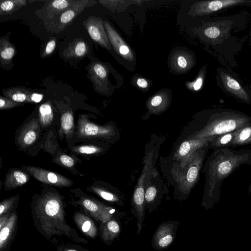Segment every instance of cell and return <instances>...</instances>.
<instances>
[{"label": "cell", "mask_w": 251, "mask_h": 251, "mask_svg": "<svg viewBox=\"0 0 251 251\" xmlns=\"http://www.w3.org/2000/svg\"><path fill=\"white\" fill-rule=\"evenodd\" d=\"M245 164L251 165V151L249 149L214 150L208 158L203 170L206 181L203 205L206 209L219 201L224 180Z\"/></svg>", "instance_id": "cell-1"}, {"label": "cell", "mask_w": 251, "mask_h": 251, "mask_svg": "<svg viewBox=\"0 0 251 251\" xmlns=\"http://www.w3.org/2000/svg\"><path fill=\"white\" fill-rule=\"evenodd\" d=\"M251 126V116L233 110L216 108L209 112L204 124L190 136L201 139L232 132Z\"/></svg>", "instance_id": "cell-2"}, {"label": "cell", "mask_w": 251, "mask_h": 251, "mask_svg": "<svg viewBox=\"0 0 251 251\" xmlns=\"http://www.w3.org/2000/svg\"><path fill=\"white\" fill-rule=\"evenodd\" d=\"M207 147L198 150L185 162L178 164L173 169L172 172L178 183L179 189L185 194L189 193L198 180Z\"/></svg>", "instance_id": "cell-3"}, {"label": "cell", "mask_w": 251, "mask_h": 251, "mask_svg": "<svg viewBox=\"0 0 251 251\" xmlns=\"http://www.w3.org/2000/svg\"><path fill=\"white\" fill-rule=\"evenodd\" d=\"M152 157V152H150L144 161L142 172L136 185L132 199L131 212L137 219V233L138 235L140 234L145 217V186L147 184L146 182L148 181L151 173Z\"/></svg>", "instance_id": "cell-4"}, {"label": "cell", "mask_w": 251, "mask_h": 251, "mask_svg": "<svg viewBox=\"0 0 251 251\" xmlns=\"http://www.w3.org/2000/svg\"><path fill=\"white\" fill-rule=\"evenodd\" d=\"M179 222L168 220L161 223L155 231L151 242L152 247L156 251L169 248L174 242Z\"/></svg>", "instance_id": "cell-5"}, {"label": "cell", "mask_w": 251, "mask_h": 251, "mask_svg": "<svg viewBox=\"0 0 251 251\" xmlns=\"http://www.w3.org/2000/svg\"><path fill=\"white\" fill-rule=\"evenodd\" d=\"M115 133L113 127L109 125L101 126L90 122L85 115L78 119L76 135L79 138H109Z\"/></svg>", "instance_id": "cell-6"}, {"label": "cell", "mask_w": 251, "mask_h": 251, "mask_svg": "<svg viewBox=\"0 0 251 251\" xmlns=\"http://www.w3.org/2000/svg\"><path fill=\"white\" fill-rule=\"evenodd\" d=\"M251 4V0H215L197 1L188 11L191 16H204L235 5Z\"/></svg>", "instance_id": "cell-7"}, {"label": "cell", "mask_w": 251, "mask_h": 251, "mask_svg": "<svg viewBox=\"0 0 251 251\" xmlns=\"http://www.w3.org/2000/svg\"><path fill=\"white\" fill-rule=\"evenodd\" d=\"M34 178L42 183L59 187H67L73 184V181L68 177L41 168L22 166Z\"/></svg>", "instance_id": "cell-8"}, {"label": "cell", "mask_w": 251, "mask_h": 251, "mask_svg": "<svg viewBox=\"0 0 251 251\" xmlns=\"http://www.w3.org/2000/svg\"><path fill=\"white\" fill-rule=\"evenodd\" d=\"M83 25L94 41L102 47L110 50L111 46L102 19L96 16H90Z\"/></svg>", "instance_id": "cell-9"}, {"label": "cell", "mask_w": 251, "mask_h": 251, "mask_svg": "<svg viewBox=\"0 0 251 251\" xmlns=\"http://www.w3.org/2000/svg\"><path fill=\"white\" fill-rule=\"evenodd\" d=\"M215 136L201 139L189 138L183 141L175 153V159L182 164L198 150L209 147Z\"/></svg>", "instance_id": "cell-10"}, {"label": "cell", "mask_w": 251, "mask_h": 251, "mask_svg": "<svg viewBox=\"0 0 251 251\" xmlns=\"http://www.w3.org/2000/svg\"><path fill=\"white\" fill-rule=\"evenodd\" d=\"M103 24L110 44L114 50L126 60L132 61L134 55L129 47L108 22L104 21Z\"/></svg>", "instance_id": "cell-11"}, {"label": "cell", "mask_w": 251, "mask_h": 251, "mask_svg": "<svg viewBox=\"0 0 251 251\" xmlns=\"http://www.w3.org/2000/svg\"><path fill=\"white\" fill-rule=\"evenodd\" d=\"M88 74L95 90L103 94H107L109 90L107 68L100 63L95 62L90 65Z\"/></svg>", "instance_id": "cell-12"}, {"label": "cell", "mask_w": 251, "mask_h": 251, "mask_svg": "<svg viewBox=\"0 0 251 251\" xmlns=\"http://www.w3.org/2000/svg\"><path fill=\"white\" fill-rule=\"evenodd\" d=\"M220 77L224 89L228 93L246 103H251V97L236 79L222 71Z\"/></svg>", "instance_id": "cell-13"}, {"label": "cell", "mask_w": 251, "mask_h": 251, "mask_svg": "<svg viewBox=\"0 0 251 251\" xmlns=\"http://www.w3.org/2000/svg\"><path fill=\"white\" fill-rule=\"evenodd\" d=\"M39 119L36 118L25 124L19 133L17 141L21 148L32 145L38 139L40 132Z\"/></svg>", "instance_id": "cell-14"}, {"label": "cell", "mask_w": 251, "mask_h": 251, "mask_svg": "<svg viewBox=\"0 0 251 251\" xmlns=\"http://www.w3.org/2000/svg\"><path fill=\"white\" fill-rule=\"evenodd\" d=\"M170 64L174 71L179 73H186L193 67L194 58L188 51L179 50L173 54Z\"/></svg>", "instance_id": "cell-15"}, {"label": "cell", "mask_w": 251, "mask_h": 251, "mask_svg": "<svg viewBox=\"0 0 251 251\" xmlns=\"http://www.w3.org/2000/svg\"><path fill=\"white\" fill-rule=\"evenodd\" d=\"M170 94L166 90H162L154 94L147 102V107L152 114H159L164 112L170 102Z\"/></svg>", "instance_id": "cell-16"}, {"label": "cell", "mask_w": 251, "mask_h": 251, "mask_svg": "<svg viewBox=\"0 0 251 251\" xmlns=\"http://www.w3.org/2000/svg\"><path fill=\"white\" fill-rule=\"evenodd\" d=\"M29 176L18 169H12L6 174L3 182L4 187L7 190L22 186L28 182Z\"/></svg>", "instance_id": "cell-17"}, {"label": "cell", "mask_w": 251, "mask_h": 251, "mask_svg": "<svg viewBox=\"0 0 251 251\" xmlns=\"http://www.w3.org/2000/svg\"><path fill=\"white\" fill-rule=\"evenodd\" d=\"M89 50L88 45L83 39H76L64 50L63 55L68 59L79 58L85 56Z\"/></svg>", "instance_id": "cell-18"}, {"label": "cell", "mask_w": 251, "mask_h": 251, "mask_svg": "<svg viewBox=\"0 0 251 251\" xmlns=\"http://www.w3.org/2000/svg\"><path fill=\"white\" fill-rule=\"evenodd\" d=\"M94 1L76 0L75 3L68 10L62 13L60 21L62 24H67L73 21L84 9L94 4Z\"/></svg>", "instance_id": "cell-19"}, {"label": "cell", "mask_w": 251, "mask_h": 251, "mask_svg": "<svg viewBox=\"0 0 251 251\" xmlns=\"http://www.w3.org/2000/svg\"><path fill=\"white\" fill-rule=\"evenodd\" d=\"M5 97L19 103L31 102V98L33 92L25 88L11 87L3 90Z\"/></svg>", "instance_id": "cell-20"}, {"label": "cell", "mask_w": 251, "mask_h": 251, "mask_svg": "<svg viewBox=\"0 0 251 251\" xmlns=\"http://www.w3.org/2000/svg\"><path fill=\"white\" fill-rule=\"evenodd\" d=\"M120 217L117 218H112L107 219L103 229V239L105 241L112 242L115 238H119L121 232V226Z\"/></svg>", "instance_id": "cell-21"}, {"label": "cell", "mask_w": 251, "mask_h": 251, "mask_svg": "<svg viewBox=\"0 0 251 251\" xmlns=\"http://www.w3.org/2000/svg\"><path fill=\"white\" fill-rule=\"evenodd\" d=\"M251 146V126L235 131V137L231 147Z\"/></svg>", "instance_id": "cell-22"}, {"label": "cell", "mask_w": 251, "mask_h": 251, "mask_svg": "<svg viewBox=\"0 0 251 251\" xmlns=\"http://www.w3.org/2000/svg\"><path fill=\"white\" fill-rule=\"evenodd\" d=\"M235 137V131L215 136L210 146L214 150L229 148Z\"/></svg>", "instance_id": "cell-23"}, {"label": "cell", "mask_w": 251, "mask_h": 251, "mask_svg": "<svg viewBox=\"0 0 251 251\" xmlns=\"http://www.w3.org/2000/svg\"><path fill=\"white\" fill-rule=\"evenodd\" d=\"M16 50L13 45L7 39L1 38L0 40V61L2 64L10 62L15 55Z\"/></svg>", "instance_id": "cell-24"}, {"label": "cell", "mask_w": 251, "mask_h": 251, "mask_svg": "<svg viewBox=\"0 0 251 251\" xmlns=\"http://www.w3.org/2000/svg\"><path fill=\"white\" fill-rule=\"evenodd\" d=\"M39 121L42 127H47L51 125L53 119L52 107L49 103H45L39 108Z\"/></svg>", "instance_id": "cell-25"}, {"label": "cell", "mask_w": 251, "mask_h": 251, "mask_svg": "<svg viewBox=\"0 0 251 251\" xmlns=\"http://www.w3.org/2000/svg\"><path fill=\"white\" fill-rule=\"evenodd\" d=\"M26 0H12L0 1V15L11 14L27 4Z\"/></svg>", "instance_id": "cell-26"}, {"label": "cell", "mask_w": 251, "mask_h": 251, "mask_svg": "<svg viewBox=\"0 0 251 251\" xmlns=\"http://www.w3.org/2000/svg\"><path fill=\"white\" fill-rule=\"evenodd\" d=\"M89 191L94 192L103 199L109 202L117 203L119 204L123 205L121 199L119 196L108 190L100 187L99 186L93 185L88 188Z\"/></svg>", "instance_id": "cell-27"}, {"label": "cell", "mask_w": 251, "mask_h": 251, "mask_svg": "<svg viewBox=\"0 0 251 251\" xmlns=\"http://www.w3.org/2000/svg\"><path fill=\"white\" fill-rule=\"evenodd\" d=\"M74 130V119L72 113L67 111L64 113L61 118V131L66 136H72Z\"/></svg>", "instance_id": "cell-28"}, {"label": "cell", "mask_w": 251, "mask_h": 251, "mask_svg": "<svg viewBox=\"0 0 251 251\" xmlns=\"http://www.w3.org/2000/svg\"><path fill=\"white\" fill-rule=\"evenodd\" d=\"M76 1L70 0H55L50 1L47 7L48 11L59 13L70 8Z\"/></svg>", "instance_id": "cell-29"}, {"label": "cell", "mask_w": 251, "mask_h": 251, "mask_svg": "<svg viewBox=\"0 0 251 251\" xmlns=\"http://www.w3.org/2000/svg\"><path fill=\"white\" fill-rule=\"evenodd\" d=\"M103 6L112 11L124 10L129 6L132 1L131 0H99Z\"/></svg>", "instance_id": "cell-30"}, {"label": "cell", "mask_w": 251, "mask_h": 251, "mask_svg": "<svg viewBox=\"0 0 251 251\" xmlns=\"http://www.w3.org/2000/svg\"><path fill=\"white\" fill-rule=\"evenodd\" d=\"M72 151L79 154L93 155L102 152V149L95 145H85L75 146L72 149Z\"/></svg>", "instance_id": "cell-31"}, {"label": "cell", "mask_w": 251, "mask_h": 251, "mask_svg": "<svg viewBox=\"0 0 251 251\" xmlns=\"http://www.w3.org/2000/svg\"><path fill=\"white\" fill-rule=\"evenodd\" d=\"M205 67L201 69L196 79L190 82H186V87L193 91H199L202 86L205 75Z\"/></svg>", "instance_id": "cell-32"}, {"label": "cell", "mask_w": 251, "mask_h": 251, "mask_svg": "<svg viewBox=\"0 0 251 251\" xmlns=\"http://www.w3.org/2000/svg\"><path fill=\"white\" fill-rule=\"evenodd\" d=\"M22 105H23V103L17 102L11 99L2 96H0V110L8 109Z\"/></svg>", "instance_id": "cell-33"}, {"label": "cell", "mask_w": 251, "mask_h": 251, "mask_svg": "<svg viewBox=\"0 0 251 251\" xmlns=\"http://www.w3.org/2000/svg\"><path fill=\"white\" fill-rule=\"evenodd\" d=\"M203 33L206 38L214 39L217 38L220 35V31L217 27L211 26L205 28Z\"/></svg>", "instance_id": "cell-34"}, {"label": "cell", "mask_w": 251, "mask_h": 251, "mask_svg": "<svg viewBox=\"0 0 251 251\" xmlns=\"http://www.w3.org/2000/svg\"><path fill=\"white\" fill-rule=\"evenodd\" d=\"M58 160L62 165L66 167L71 168L75 165V161L74 159L68 155H61L59 157Z\"/></svg>", "instance_id": "cell-35"}, {"label": "cell", "mask_w": 251, "mask_h": 251, "mask_svg": "<svg viewBox=\"0 0 251 251\" xmlns=\"http://www.w3.org/2000/svg\"><path fill=\"white\" fill-rule=\"evenodd\" d=\"M11 229V226L9 224H7L5 226L1 229L0 232V243L1 248L3 243L6 241L9 237Z\"/></svg>", "instance_id": "cell-36"}, {"label": "cell", "mask_w": 251, "mask_h": 251, "mask_svg": "<svg viewBox=\"0 0 251 251\" xmlns=\"http://www.w3.org/2000/svg\"><path fill=\"white\" fill-rule=\"evenodd\" d=\"M16 196H14L8 199L2 201L0 204V214L1 216L2 214L5 211L7 210L9 207L13 204V202L16 199Z\"/></svg>", "instance_id": "cell-37"}, {"label": "cell", "mask_w": 251, "mask_h": 251, "mask_svg": "<svg viewBox=\"0 0 251 251\" xmlns=\"http://www.w3.org/2000/svg\"><path fill=\"white\" fill-rule=\"evenodd\" d=\"M56 46V41L54 39L50 40L45 48L44 51L43 53V57H46L50 54L55 49Z\"/></svg>", "instance_id": "cell-38"}, {"label": "cell", "mask_w": 251, "mask_h": 251, "mask_svg": "<svg viewBox=\"0 0 251 251\" xmlns=\"http://www.w3.org/2000/svg\"><path fill=\"white\" fill-rule=\"evenodd\" d=\"M134 83L136 86L141 89H146L149 86V83L145 78L138 77L134 79Z\"/></svg>", "instance_id": "cell-39"}, {"label": "cell", "mask_w": 251, "mask_h": 251, "mask_svg": "<svg viewBox=\"0 0 251 251\" xmlns=\"http://www.w3.org/2000/svg\"><path fill=\"white\" fill-rule=\"evenodd\" d=\"M44 95L42 94L33 92L31 100L32 103H38L43 99Z\"/></svg>", "instance_id": "cell-40"}, {"label": "cell", "mask_w": 251, "mask_h": 251, "mask_svg": "<svg viewBox=\"0 0 251 251\" xmlns=\"http://www.w3.org/2000/svg\"><path fill=\"white\" fill-rule=\"evenodd\" d=\"M91 222L89 220L84 221L81 226V229L83 232L85 233L88 232L91 227Z\"/></svg>", "instance_id": "cell-41"}, {"label": "cell", "mask_w": 251, "mask_h": 251, "mask_svg": "<svg viewBox=\"0 0 251 251\" xmlns=\"http://www.w3.org/2000/svg\"><path fill=\"white\" fill-rule=\"evenodd\" d=\"M248 192L251 195V179L250 181V185L248 188Z\"/></svg>", "instance_id": "cell-42"}, {"label": "cell", "mask_w": 251, "mask_h": 251, "mask_svg": "<svg viewBox=\"0 0 251 251\" xmlns=\"http://www.w3.org/2000/svg\"><path fill=\"white\" fill-rule=\"evenodd\" d=\"M68 251H76L73 250H68Z\"/></svg>", "instance_id": "cell-43"}]
</instances>
